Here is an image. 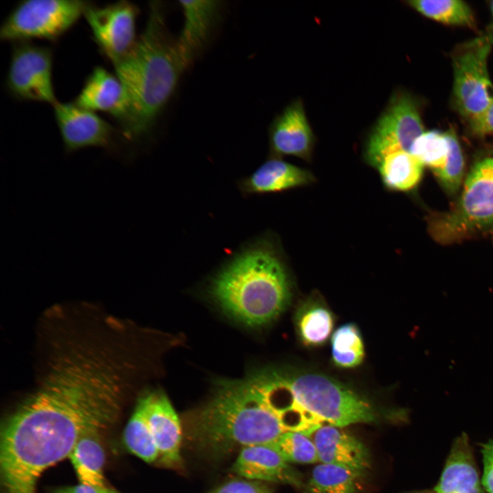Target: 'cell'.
<instances>
[{"label":"cell","mask_w":493,"mask_h":493,"mask_svg":"<svg viewBox=\"0 0 493 493\" xmlns=\"http://www.w3.org/2000/svg\"><path fill=\"white\" fill-rule=\"evenodd\" d=\"M493 39L483 36L462 45L453 56L455 105L462 116L470 119L493 99L488 58Z\"/></svg>","instance_id":"cell-9"},{"label":"cell","mask_w":493,"mask_h":493,"mask_svg":"<svg viewBox=\"0 0 493 493\" xmlns=\"http://www.w3.org/2000/svg\"><path fill=\"white\" fill-rule=\"evenodd\" d=\"M425 493H435V492H434L433 490L432 492H429H429H425Z\"/></svg>","instance_id":"cell-36"},{"label":"cell","mask_w":493,"mask_h":493,"mask_svg":"<svg viewBox=\"0 0 493 493\" xmlns=\"http://www.w3.org/2000/svg\"><path fill=\"white\" fill-rule=\"evenodd\" d=\"M184 23L176 40L179 52L188 66L205 41L216 16L219 2L216 1H180Z\"/></svg>","instance_id":"cell-20"},{"label":"cell","mask_w":493,"mask_h":493,"mask_svg":"<svg viewBox=\"0 0 493 493\" xmlns=\"http://www.w3.org/2000/svg\"><path fill=\"white\" fill-rule=\"evenodd\" d=\"M316 138L303 104L296 100L289 104L274 120L269 132L271 156H294L312 160Z\"/></svg>","instance_id":"cell-13"},{"label":"cell","mask_w":493,"mask_h":493,"mask_svg":"<svg viewBox=\"0 0 493 493\" xmlns=\"http://www.w3.org/2000/svg\"><path fill=\"white\" fill-rule=\"evenodd\" d=\"M287 431L251 373L219 381L214 395L194 416L191 434L214 454L269 444Z\"/></svg>","instance_id":"cell-4"},{"label":"cell","mask_w":493,"mask_h":493,"mask_svg":"<svg viewBox=\"0 0 493 493\" xmlns=\"http://www.w3.org/2000/svg\"><path fill=\"white\" fill-rule=\"evenodd\" d=\"M232 472L249 480L300 486L299 474L274 449L266 444L241 448Z\"/></svg>","instance_id":"cell-16"},{"label":"cell","mask_w":493,"mask_h":493,"mask_svg":"<svg viewBox=\"0 0 493 493\" xmlns=\"http://www.w3.org/2000/svg\"><path fill=\"white\" fill-rule=\"evenodd\" d=\"M472 131L479 136L493 134V99L478 114L468 120Z\"/></svg>","instance_id":"cell-32"},{"label":"cell","mask_w":493,"mask_h":493,"mask_svg":"<svg viewBox=\"0 0 493 493\" xmlns=\"http://www.w3.org/2000/svg\"><path fill=\"white\" fill-rule=\"evenodd\" d=\"M266 483L253 480H234L225 483L209 493H273Z\"/></svg>","instance_id":"cell-31"},{"label":"cell","mask_w":493,"mask_h":493,"mask_svg":"<svg viewBox=\"0 0 493 493\" xmlns=\"http://www.w3.org/2000/svg\"><path fill=\"white\" fill-rule=\"evenodd\" d=\"M54 116L66 152L90 147L109 149L113 143L114 129L94 112L74 102L53 105Z\"/></svg>","instance_id":"cell-12"},{"label":"cell","mask_w":493,"mask_h":493,"mask_svg":"<svg viewBox=\"0 0 493 493\" xmlns=\"http://www.w3.org/2000/svg\"><path fill=\"white\" fill-rule=\"evenodd\" d=\"M422 493H425V492H422Z\"/></svg>","instance_id":"cell-37"},{"label":"cell","mask_w":493,"mask_h":493,"mask_svg":"<svg viewBox=\"0 0 493 493\" xmlns=\"http://www.w3.org/2000/svg\"><path fill=\"white\" fill-rule=\"evenodd\" d=\"M407 3L422 16L443 24L472 26L475 23L470 7L462 0H413Z\"/></svg>","instance_id":"cell-26"},{"label":"cell","mask_w":493,"mask_h":493,"mask_svg":"<svg viewBox=\"0 0 493 493\" xmlns=\"http://www.w3.org/2000/svg\"><path fill=\"white\" fill-rule=\"evenodd\" d=\"M362 475L343 466L321 463L313 469L307 490L308 493H357Z\"/></svg>","instance_id":"cell-25"},{"label":"cell","mask_w":493,"mask_h":493,"mask_svg":"<svg viewBox=\"0 0 493 493\" xmlns=\"http://www.w3.org/2000/svg\"><path fill=\"white\" fill-rule=\"evenodd\" d=\"M294 318L297 335L301 342L307 346L324 344L333 329L332 312L315 298L303 303L296 310Z\"/></svg>","instance_id":"cell-23"},{"label":"cell","mask_w":493,"mask_h":493,"mask_svg":"<svg viewBox=\"0 0 493 493\" xmlns=\"http://www.w3.org/2000/svg\"><path fill=\"white\" fill-rule=\"evenodd\" d=\"M490 8L491 12L493 15V1L490 2Z\"/></svg>","instance_id":"cell-35"},{"label":"cell","mask_w":493,"mask_h":493,"mask_svg":"<svg viewBox=\"0 0 493 493\" xmlns=\"http://www.w3.org/2000/svg\"><path fill=\"white\" fill-rule=\"evenodd\" d=\"M142 396L160 462L168 467L181 465L182 431L179 418L167 396L162 391H147Z\"/></svg>","instance_id":"cell-14"},{"label":"cell","mask_w":493,"mask_h":493,"mask_svg":"<svg viewBox=\"0 0 493 493\" xmlns=\"http://www.w3.org/2000/svg\"><path fill=\"white\" fill-rule=\"evenodd\" d=\"M314 175L308 170L271 156L250 175L239 183L246 195L283 192L309 185L314 182Z\"/></svg>","instance_id":"cell-18"},{"label":"cell","mask_w":493,"mask_h":493,"mask_svg":"<svg viewBox=\"0 0 493 493\" xmlns=\"http://www.w3.org/2000/svg\"><path fill=\"white\" fill-rule=\"evenodd\" d=\"M331 344V357L336 366L351 368L364 361V341L355 324L346 323L336 329L332 334Z\"/></svg>","instance_id":"cell-27"},{"label":"cell","mask_w":493,"mask_h":493,"mask_svg":"<svg viewBox=\"0 0 493 493\" xmlns=\"http://www.w3.org/2000/svg\"><path fill=\"white\" fill-rule=\"evenodd\" d=\"M90 3L77 0H26L7 16L0 29L2 40H55L84 16Z\"/></svg>","instance_id":"cell-7"},{"label":"cell","mask_w":493,"mask_h":493,"mask_svg":"<svg viewBox=\"0 0 493 493\" xmlns=\"http://www.w3.org/2000/svg\"><path fill=\"white\" fill-rule=\"evenodd\" d=\"M473 451L466 433L452 444L435 493H483Z\"/></svg>","instance_id":"cell-19"},{"label":"cell","mask_w":493,"mask_h":493,"mask_svg":"<svg viewBox=\"0 0 493 493\" xmlns=\"http://www.w3.org/2000/svg\"><path fill=\"white\" fill-rule=\"evenodd\" d=\"M424 165L409 151L385 155L377 164L383 186L392 192H408L420 182Z\"/></svg>","instance_id":"cell-22"},{"label":"cell","mask_w":493,"mask_h":493,"mask_svg":"<svg viewBox=\"0 0 493 493\" xmlns=\"http://www.w3.org/2000/svg\"><path fill=\"white\" fill-rule=\"evenodd\" d=\"M449 149L448 131L431 130L424 131L414 140L409 153L436 173L444 166Z\"/></svg>","instance_id":"cell-28"},{"label":"cell","mask_w":493,"mask_h":493,"mask_svg":"<svg viewBox=\"0 0 493 493\" xmlns=\"http://www.w3.org/2000/svg\"><path fill=\"white\" fill-rule=\"evenodd\" d=\"M306 434L314 443L321 463L343 466L362 474L369 467L366 447L341 427L325 424Z\"/></svg>","instance_id":"cell-15"},{"label":"cell","mask_w":493,"mask_h":493,"mask_svg":"<svg viewBox=\"0 0 493 493\" xmlns=\"http://www.w3.org/2000/svg\"><path fill=\"white\" fill-rule=\"evenodd\" d=\"M123 440L127 449L145 462L153 463L158 459V449L147 420L142 394L125 426Z\"/></svg>","instance_id":"cell-24"},{"label":"cell","mask_w":493,"mask_h":493,"mask_svg":"<svg viewBox=\"0 0 493 493\" xmlns=\"http://www.w3.org/2000/svg\"><path fill=\"white\" fill-rule=\"evenodd\" d=\"M448 133L450 149L446 162L435 173L444 189L449 193H454L459 189L462 180L464 162L457 136L453 131H448Z\"/></svg>","instance_id":"cell-30"},{"label":"cell","mask_w":493,"mask_h":493,"mask_svg":"<svg viewBox=\"0 0 493 493\" xmlns=\"http://www.w3.org/2000/svg\"><path fill=\"white\" fill-rule=\"evenodd\" d=\"M138 12L137 6L127 1L103 7L90 3L85 10L84 16L94 41L112 63L123 57L134 45Z\"/></svg>","instance_id":"cell-11"},{"label":"cell","mask_w":493,"mask_h":493,"mask_svg":"<svg viewBox=\"0 0 493 493\" xmlns=\"http://www.w3.org/2000/svg\"><path fill=\"white\" fill-rule=\"evenodd\" d=\"M52 51L29 41L15 42L5 79L8 91L25 101H57L52 84Z\"/></svg>","instance_id":"cell-10"},{"label":"cell","mask_w":493,"mask_h":493,"mask_svg":"<svg viewBox=\"0 0 493 493\" xmlns=\"http://www.w3.org/2000/svg\"><path fill=\"white\" fill-rule=\"evenodd\" d=\"M210 292L227 314L246 325L272 322L284 311L291 295L279 248L268 238L245 247L215 275Z\"/></svg>","instance_id":"cell-3"},{"label":"cell","mask_w":493,"mask_h":493,"mask_svg":"<svg viewBox=\"0 0 493 493\" xmlns=\"http://www.w3.org/2000/svg\"><path fill=\"white\" fill-rule=\"evenodd\" d=\"M120 411L110 398L81 385H39L2 422V492L36 493L44 471L68 457L84 433L109 427Z\"/></svg>","instance_id":"cell-1"},{"label":"cell","mask_w":493,"mask_h":493,"mask_svg":"<svg viewBox=\"0 0 493 493\" xmlns=\"http://www.w3.org/2000/svg\"><path fill=\"white\" fill-rule=\"evenodd\" d=\"M112 64L128 103L123 133L137 140L151 129L187 67L158 3L150 5L146 27L131 49Z\"/></svg>","instance_id":"cell-2"},{"label":"cell","mask_w":493,"mask_h":493,"mask_svg":"<svg viewBox=\"0 0 493 493\" xmlns=\"http://www.w3.org/2000/svg\"><path fill=\"white\" fill-rule=\"evenodd\" d=\"M419 110L410 94L400 90L392 94L365 142L363 155L368 165L375 168L393 152H409L412 143L425 131Z\"/></svg>","instance_id":"cell-8"},{"label":"cell","mask_w":493,"mask_h":493,"mask_svg":"<svg viewBox=\"0 0 493 493\" xmlns=\"http://www.w3.org/2000/svg\"><path fill=\"white\" fill-rule=\"evenodd\" d=\"M492 225L493 157H488L473 166L455 207L432 220L429 230L437 241L450 243Z\"/></svg>","instance_id":"cell-6"},{"label":"cell","mask_w":493,"mask_h":493,"mask_svg":"<svg viewBox=\"0 0 493 493\" xmlns=\"http://www.w3.org/2000/svg\"><path fill=\"white\" fill-rule=\"evenodd\" d=\"M99 431L84 433L77 442L68 459L75 469L79 483L106 486L103 475L105 453Z\"/></svg>","instance_id":"cell-21"},{"label":"cell","mask_w":493,"mask_h":493,"mask_svg":"<svg viewBox=\"0 0 493 493\" xmlns=\"http://www.w3.org/2000/svg\"><path fill=\"white\" fill-rule=\"evenodd\" d=\"M483 457V488L488 493H493V439L480 444Z\"/></svg>","instance_id":"cell-33"},{"label":"cell","mask_w":493,"mask_h":493,"mask_svg":"<svg viewBox=\"0 0 493 493\" xmlns=\"http://www.w3.org/2000/svg\"><path fill=\"white\" fill-rule=\"evenodd\" d=\"M288 463L314 464L319 462L316 446L309 436L299 431H288L269 444Z\"/></svg>","instance_id":"cell-29"},{"label":"cell","mask_w":493,"mask_h":493,"mask_svg":"<svg viewBox=\"0 0 493 493\" xmlns=\"http://www.w3.org/2000/svg\"><path fill=\"white\" fill-rule=\"evenodd\" d=\"M62 493H121L115 489L107 486L98 487L79 485L60 488Z\"/></svg>","instance_id":"cell-34"},{"label":"cell","mask_w":493,"mask_h":493,"mask_svg":"<svg viewBox=\"0 0 493 493\" xmlns=\"http://www.w3.org/2000/svg\"><path fill=\"white\" fill-rule=\"evenodd\" d=\"M286 374L295 401L318 425L342 427L376 420L372 406L346 385L317 372Z\"/></svg>","instance_id":"cell-5"},{"label":"cell","mask_w":493,"mask_h":493,"mask_svg":"<svg viewBox=\"0 0 493 493\" xmlns=\"http://www.w3.org/2000/svg\"><path fill=\"white\" fill-rule=\"evenodd\" d=\"M73 102L88 110L110 114L121 127L126 121L128 103L123 86L116 74L101 66L94 68Z\"/></svg>","instance_id":"cell-17"}]
</instances>
